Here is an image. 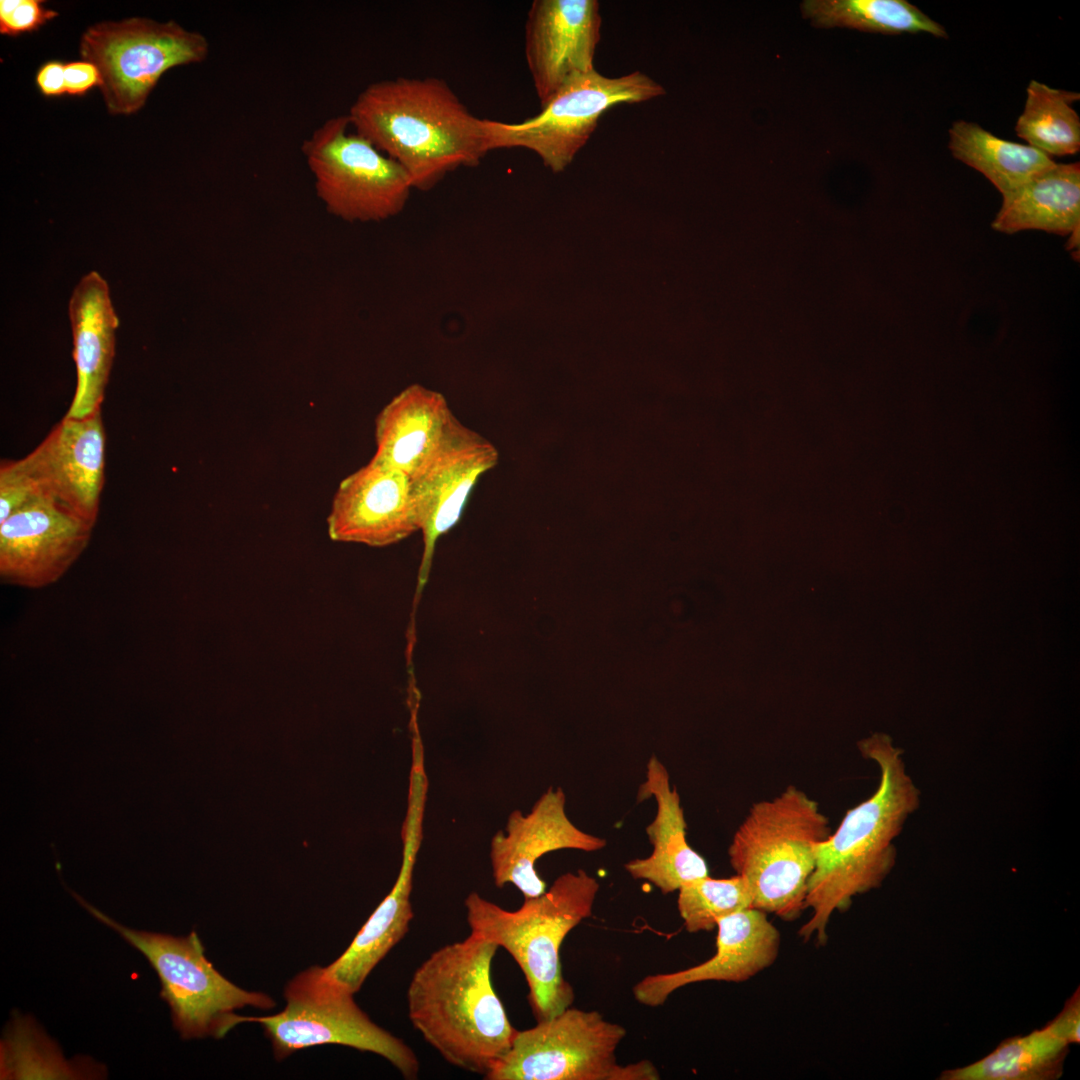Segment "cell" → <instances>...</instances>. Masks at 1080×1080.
I'll return each mask as SVG.
<instances>
[{"instance_id":"obj_1","label":"cell","mask_w":1080,"mask_h":1080,"mask_svg":"<svg viewBox=\"0 0 1080 1080\" xmlns=\"http://www.w3.org/2000/svg\"><path fill=\"white\" fill-rule=\"evenodd\" d=\"M858 749L878 766L879 784L818 846L805 898L811 917L799 935L820 944L827 941L832 915L846 910L855 896L878 888L890 874L897 855L894 841L920 806V790L907 773L903 750L890 736L875 733L859 741Z\"/></svg>"},{"instance_id":"obj_2","label":"cell","mask_w":1080,"mask_h":1080,"mask_svg":"<svg viewBox=\"0 0 1080 1080\" xmlns=\"http://www.w3.org/2000/svg\"><path fill=\"white\" fill-rule=\"evenodd\" d=\"M352 128L395 160L413 189L477 166L489 152L486 119L472 114L444 80L397 77L369 84L347 113Z\"/></svg>"},{"instance_id":"obj_3","label":"cell","mask_w":1080,"mask_h":1080,"mask_svg":"<svg viewBox=\"0 0 1080 1080\" xmlns=\"http://www.w3.org/2000/svg\"><path fill=\"white\" fill-rule=\"evenodd\" d=\"M498 948L470 933L426 958L407 989L408 1016L423 1039L448 1063L484 1077L517 1032L492 984Z\"/></svg>"},{"instance_id":"obj_4","label":"cell","mask_w":1080,"mask_h":1080,"mask_svg":"<svg viewBox=\"0 0 1080 1080\" xmlns=\"http://www.w3.org/2000/svg\"><path fill=\"white\" fill-rule=\"evenodd\" d=\"M600 885L585 870L560 875L539 896L509 911L471 892L465 899L470 933L504 948L521 968L537 1021L571 1007L575 993L562 974L565 937L590 917Z\"/></svg>"},{"instance_id":"obj_5","label":"cell","mask_w":1080,"mask_h":1080,"mask_svg":"<svg viewBox=\"0 0 1080 1080\" xmlns=\"http://www.w3.org/2000/svg\"><path fill=\"white\" fill-rule=\"evenodd\" d=\"M831 832L819 803L794 785L753 803L728 848L733 870L750 888L753 908L797 919L805 910L818 846Z\"/></svg>"},{"instance_id":"obj_6","label":"cell","mask_w":1080,"mask_h":1080,"mask_svg":"<svg viewBox=\"0 0 1080 1080\" xmlns=\"http://www.w3.org/2000/svg\"><path fill=\"white\" fill-rule=\"evenodd\" d=\"M62 884L93 917L146 957L160 980V996L170 1007L173 1026L183 1039L223 1038L238 1025L235 1010L246 1006L267 1010L275 1006L267 994L244 990L217 971L206 958L195 931L175 937L125 927L68 888L63 880Z\"/></svg>"},{"instance_id":"obj_7","label":"cell","mask_w":1080,"mask_h":1080,"mask_svg":"<svg viewBox=\"0 0 1080 1080\" xmlns=\"http://www.w3.org/2000/svg\"><path fill=\"white\" fill-rule=\"evenodd\" d=\"M353 995L329 976L325 967L312 966L286 985L284 1010L261 1017L238 1015L237 1022L262 1025L277 1060L304 1048L337 1044L377 1054L404 1078H417L419 1061L415 1052L402 1039L375 1024Z\"/></svg>"},{"instance_id":"obj_8","label":"cell","mask_w":1080,"mask_h":1080,"mask_svg":"<svg viewBox=\"0 0 1080 1080\" xmlns=\"http://www.w3.org/2000/svg\"><path fill=\"white\" fill-rule=\"evenodd\" d=\"M626 1029L598 1011L567 1008L517 1030L487 1080H656L649 1060L620 1065L616 1051Z\"/></svg>"},{"instance_id":"obj_9","label":"cell","mask_w":1080,"mask_h":1080,"mask_svg":"<svg viewBox=\"0 0 1080 1080\" xmlns=\"http://www.w3.org/2000/svg\"><path fill=\"white\" fill-rule=\"evenodd\" d=\"M327 211L348 222L398 215L411 190L407 172L351 126L347 114L327 119L301 146Z\"/></svg>"},{"instance_id":"obj_10","label":"cell","mask_w":1080,"mask_h":1080,"mask_svg":"<svg viewBox=\"0 0 1080 1080\" xmlns=\"http://www.w3.org/2000/svg\"><path fill=\"white\" fill-rule=\"evenodd\" d=\"M663 94V86L640 71L607 77L594 70L570 79L538 114L522 122L486 119L488 149L530 150L558 173L587 143L604 112L618 104L645 102Z\"/></svg>"},{"instance_id":"obj_11","label":"cell","mask_w":1080,"mask_h":1080,"mask_svg":"<svg viewBox=\"0 0 1080 1080\" xmlns=\"http://www.w3.org/2000/svg\"><path fill=\"white\" fill-rule=\"evenodd\" d=\"M208 52L205 36L173 20L103 21L89 27L80 41V55L99 69L100 90L114 115L139 111L166 71L202 62Z\"/></svg>"},{"instance_id":"obj_12","label":"cell","mask_w":1080,"mask_h":1080,"mask_svg":"<svg viewBox=\"0 0 1080 1080\" xmlns=\"http://www.w3.org/2000/svg\"><path fill=\"white\" fill-rule=\"evenodd\" d=\"M498 459L493 443L453 415L437 448L411 476L423 535L415 606L428 579L437 540L458 523L478 479Z\"/></svg>"},{"instance_id":"obj_13","label":"cell","mask_w":1080,"mask_h":1080,"mask_svg":"<svg viewBox=\"0 0 1080 1080\" xmlns=\"http://www.w3.org/2000/svg\"><path fill=\"white\" fill-rule=\"evenodd\" d=\"M94 525L45 497L15 511L0 523L2 582L29 589L56 583L87 548Z\"/></svg>"},{"instance_id":"obj_14","label":"cell","mask_w":1080,"mask_h":1080,"mask_svg":"<svg viewBox=\"0 0 1080 1080\" xmlns=\"http://www.w3.org/2000/svg\"><path fill=\"white\" fill-rule=\"evenodd\" d=\"M105 450L101 410L83 418L65 415L17 463L42 497L95 524L105 483Z\"/></svg>"},{"instance_id":"obj_15","label":"cell","mask_w":1080,"mask_h":1080,"mask_svg":"<svg viewBox=\"0 0 1080 1080\" xmlns=\"http://www.w3.org/2000/svg\"><path fill=\"white\" fill-rule=\"evenodd\" d=\"M334 541L385 547L420 530L411 477L372 458L344 478L327 518Z\"/></svg>"},{"instance_id":"obj_16","label":"cell","mask_w":1080,"mask_h":1080,"mask_svg":"<svg viewBox=\"0 0 1080 1080\" xmlns=\"http://www.w3.org/2000/svg\"><path fill=\"white\" fill-rule=\"evenodd\" d=\"M596 0H535L525 25V57L541 106L575 76L595 70L601 39Z\"/></svg>"},{"instance_id":"obj_17","label":"cell","mask_w":1080,"mask_h":1080,"mask_svg":"<svg viewBox=\"0 0 1080 1080\" xmlns=\"http://www.w3.org/2000/svg\"><path fill=\"white\" fill-rule=\"evenodd\" d=\"M427 785L425 769H411L407 813L402 828V864L395 884L344 953L325 967L329 976L353 993L360 990L372 970L409 930L413 918L410 895L422 840Z\"/></svg>"},{"instance_id":"obj_18","label":"cell","mask_w":1080,"mask_h":1080,"mask_svg":"<svg viewBox=\"0 0 1080 1080\" xmlns=\"http://www.w3.org/2000/svg\"><path fill=\"white\" fill-rule=\"evenodd\" d=\"M565 804L562 788H549L527 815L520 810L510 814L506 832L496 833L491 840L492 875L497 887L513 884L524 898L539 896L546 891L536 869L543 855L560 849L595 852L606 846L605 839L571 822Z\"/></svg>"},{"instance_id":"obj_19","label":"cell","mask_w":1080,"mask_h":1080,"mask_svg":"<svg viewBox=\"0 0 1080 1080\" xmlns=\"http://www.w3.org/2000/svg\"><path fill=\"white\" fill-rule=\"evenodd\" d=\"M716 951L703 963L687 969L651 974L632 988L642 1005H663L676 990L705 981L744 982L770 967L777 959L779 930L756 908H747L717 920Z\"/></svg>"},{"instance_id":"obj_20","label":"cell","mask_w":1080,"mask_h":1080,"mask_svg":"<svg viewBox=\"0 0 1080 1080\" xmlns=\"http://www.w3.org/2000/svg\"><path fill=\"white\" fill-rule=\"evenodd\" d=\"M68 312L77 379L66 415L83 418L101 410L119 323L108 284L98 272L91 271L80 279L71 295Z\"/></svg>"},{"instance_id":"obj_21","label":"cell","mask_w":1080,"mask_h":1080,"mask_svg":"<svg viewBox=\"0 0 1080 1080\" xmlns=\"http://www.w3.org/2000/svg\"><path fill=\"white\" fill-rule=\"evenodd\" d=\"M650 797L657 804L656 815L646 827L652 853L645 858L630 860L624 868L632 878L648 881L663 894H668L708 876V866L687 841L680 796L671 786L666 767L655 755L647 763L646 779L637 793L638 802Z\"/></svg>"},{"instance_id":"obj_22","label":"cell","mask_w":1080,"mask_h":1080,"mask_svg":"<svg viewBox=\"0 0 1080 1080\" xmlns=\"http://www.w3.org/2000/svg\"><path fill=\"white\" fill-rule=\"evenodd\" d=\"M453 415L440 392L420 384L406 387L375 420L373 458L411 477L437 448Z\"/></svg>"},{"instance_id":"obj_23","label":"cell","mask_w":1080,"mask_h":1080,"mask_svg":"<svg viewBox=\"0 0 1080 1080\" xmlns=\"http://www.w3.org/2000/svg\"><path fill=\"white\" fill-rule=\"evenodd\" d=\"M1002 198L993 229L1008 234L1042 230L1070 235L1080 224L1079 162L1055 163Z\"/></svg>"},{"instance_id":"obj_24","label":"cell","mask_w":1080,"mask_h":1080,"mask_svg":"<svg viewBox=\"0 0 1080 1080\" xmlns=\"http://www.w3.org/2000/svg\"><path fill=\"white\" fill-rule=\"evenodd\" d=\"M948 134L953 157L982 173L1002 195L1055 164L1040 150L1001 139L974 122L955 121Z\"/></svg>"},{"instance_id":"obj_25","label":"cell","mask_w":1080,"mask_h":1080,"mask_svg":"<svg viewBox=\"0 0 1080 1080\" xmlns=\"http://www.w3.org/2000/svg\"><path fill=\"white\" fill-rule=\"evenodd\" d=\"M1069 1045L1048 1028L1009 1038L984 1058L944 1071L941 1080H1053L1061 1077Z\"/></svg>"},{"instance_id":"obj_26","label":"cell","mask_w":1080,"mask_h":1080,"mask_svg":"<svg viewBox=\"0 0 1080 1080\" xmlns=\"http://www.w3.org/2000/svg\"><path fill=\"white\" fill-rule=\"evenodd\" d=\"M805 18L819 28L844 27L883 34L928 33L947 38L945 28L905 0H806Z\"/></svg>"},{"instance_id":"obj_27","label":"cell","mask_w":1080,"mask_h":1080,"mask_svg":"<svg viewBox=\"0 0 1080 1080\" xmlns=\"http://www.w3.org/2000/svg\"><path fill=\"white\" fill-rule=\"evenodd\" d=\"M1026 92L1024 110L1015 126L1017 136L1050 157L1077 153L1080 119L1071 105L1079 100V93L1036 80L1029 82Z\"/></svg>"},{"instance_id":"obj_28","label":"cell","mask_w":1080,"mask_h":1080,"mask_svg":"<svg viewBox=\"0 0 1080 1080\" xmlns=\"http://www.w3.org/2000/svg\"><path fill=\"white\" fill-rule=\"evenodd\" d=\"M677 907L686 930L697 933L716 929L717 920L722 917L753 908V901L750 888L741 876L716 879L708 875L678 890Z\"/></svg>"},{"instance_id":"obj_29","label":"cell","mask_w":1080,"mask_h":1080,"mask_svg":"<svg viewBox=\"0 0 1080 1080\" xmlns=\"http://www.w3.org/2000/svg\"><path fill=\"white\" fill-rule=\"evenodd\" d=\"M43 4L42 0H1L0 33L16 37L36 31L58 16L57 11Z\"/></svg>"},{"instance_id":"obj_30","label":"cell","mask_w":1080,"mask_h":1080,"mask_svg":"<svg viewBox=\"0 0 1080 1080\" xmlns=\"http://www.w3.org/2000/svg\"><path fill=\"white\" fill-rule=\"evenodd\" d=\"M42 497L17 460H4L0 466V523L15 511Z\"/></svg>"},{"instance_id":"obj_31","label":"cell","mask_w":1080,"mask_h":1080,"mask_svg":"<svg viewBox=\"0 0 1080 1080\" xmlns=\"http://www.w3.org/2000/svg\"><path fill=\"white\" fill-rule=\"evenodd\" d=\"M65 92L70 96H83L94 87L102 85V76L95 64L87 60L65 63Z\"/></svg>"},{"instance_id":"obj_32","label":"cell","mask_w":1080,"mask_h":1080,"mask_svg":"<svg viewBox=\"0 0 1080 1080\" xmlns=\"http://www.w3.org/2000/svg\"><path fill=\"white\" fill-rule=\"evenodd\" d=\"M1080 990L1067 1000L1061 1012L1046 1027L1068 1045L1080 1042Z\"/></svg>"},{"instance_id":"obj_33","label":"cell","mask_w":1080,"mask_h":1080,"mask_svg":"<svg viewBox=\"0 0 1080 1080\" xmlns=\"http://www.w3.org/2000/svg\"><path fill=\"white\" fill-rule=\"evenodd\" d=\"M64 69L65 63L60 60L46 61L38 68L35 84L43 96L59 97L66 94Z\"/></svg>"},{"instance_id":"obj_34","label":"cell","mask_w":1080,"mask_h":1080,"mask_svg":"<svg viewBox=\"0 0 1080 1080\" xmlns=\"http://www.w3.org/2000/svg\"><path fill=\"white\" fill-rule=\"evenodd\" d=\"M1069 236L1068 248L1076 249L1079 246V227L1073 230Z\"/></svg>"}]
</instances>
